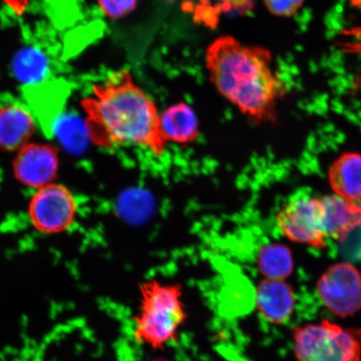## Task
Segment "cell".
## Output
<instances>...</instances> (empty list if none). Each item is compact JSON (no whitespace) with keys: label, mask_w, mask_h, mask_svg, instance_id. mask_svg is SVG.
Wrapping results in <instances>:
<instances>
[{"label":"cell","mask_w":361,"mask_h":361,"mask_svg":"<svg viewBox=\"0 0 361 361\" xmlns=\"http://www.w3.org/2000/svg\"><path fill=\"white\" fill-rule=\"evenodd\" d=\"M81 106L88 137L99 147H138L160 157L169 146L155 102L135 83L128 71L114 72L94 84L92 94L81 101Z\"/></svg>","instance_id":"obj_1"},{"label":"cell","mask_w":361,"mask_h":361,"mask_svg":"<svg viewBox=\"0 0 361 361\" xmlns=\"http://www.w3.org/2000/svg\"><path fill=\"white\" fill-rule=\"evenodd\" d=\"M206 61L216 89L247 119L258 124L275 120L284 87L267 49L223 36L207 48Z\"/></svg>","instance_id":"obj_2"},{"label":"cell","mask_w":361,"mask_h":361,"mask_svg":"<svg viewBox=\"0 0 361 361\" xmlns=\"http://www.w3.org/2000/svg\"><path fill=\"white\" fill-rule=\"evenodd\" d=\"M140 305L134 317V338L153 350H164L178 340L188 319L180 283L150 279L139 286Z\"/></svg>","instance_id":"obj_3"},{"label":"cell","mask_w":361,"mask_h":361,"mask_svg":"<svg viewBox=\"0 0 361 361\" xmlns=\"http://www.w3.org/2000/svg\"><path fill=\"white\" fill-rule=\"evenodd\" d=\"M296 361H360L361 329L322 320L293 331Z\"/></svg>","instance_id":"obj_4"},{"label":"cell","mask_w":361,"mask_h":361,"mask_svg":"<svg viewBox=\"0 0 361 361\" xmlns=\"http://www.w3.org/2000/svg\"><path fill=\"white\" fill-rule=\"evenodd\" d=\"M278 228L295 243L315 248L326 247L320 198L306 192L295 194L276 216Z\"/></svg>","instance_id":"obj_5"},{"label":"cell","mask_w":361,"mask_h":361,"mask_svg":"<svg viewBox=\"0 0 361 361\" xmlns=\"http://www.w3.org/2000/svg\"><path fill=\"white\" fill-rule=\"evenodd\" d=\"M78 204L66 187L49 183L37 188L29 206V216L34 227L40 232L58 233L74 223Z\"/></svg>","instance_id":"obj_6"},{"label":"cell","mask_w":361,"mask_h":361,"mask_svg":"<svg viewBox=\"0 0 361 361\" xmlns=\"http://www.w3.org/2000/svg\"><path fill=\"white\" fill-rule=\"evenodd\" d=\"M317 290L329 310L349 317L361 309V271L349 263L333 265L319 279Z\"/></svg>","instance_id":"obj_7"},{"label":"cell","mask_w":361,"mask_h":361,"mask_svg":"<svg viewBox=\"0 0 361 361\" xmlns=\"http://www.w3.org/2000/svg\"><path fill=\"white\" fill-rule=\"evenodd\" d=\"M59 168L56 149L47 144L28 143L20 149L13 164L16 178L30 188L51 183Z\"/></svg>","instance_id":"obj_8"},{"label":"cell","mask_w":361,"mask_h":361,"mask_svg":"<svg viewBox=\"0 0 361 361\" xmlns=\"http://www.w3.org/2000/svg\"><path fill=\"white\" fill-rule=\"evenodd\" d=\"M255 303L259 314L268 322L283 324L290 319L295 307V293L283 281L265 279L255 290Z\"/></svg>","instance_id":"obj_9"},{"label":"cell","mask_w":361,"mask_h":361,"mask_svg":"<svg viewBox=\"0 0 361 361\" xmlns=\"http://www.w3.org/2000/svg\"><path fill=\"white\" fill-rule=\"evenodd\" d=\"M324 233L326 237L345 241L349 233L361 225V202L338 195L320 197Z\"/></svg>","instance_id":"obj_10"},{"label":"cell","mask_w":361,"mask_h":361,"mask_svg":"<svg viewBox=\"0 0 361 361\" xmlns=\"http://www.w3.org/2000/svg\"><path fill=\"white\" fill-rule=\"evenodd\" d=\"M35 128V116L19 103L0 106V147L19 151L28 144Z\"/></svg>","instance_id":"obj_11"},{"label":"cell","mask_w":361,"mask_h":361,"mask_svg":"<svg viewBox=\"0 0 361 361\" xmlns=\"http://www.w3.org/2000/svg\"><path fill=\"white\" fill-rule=\"evenodd\" d=\"M160 119L162 133L169 144L190 145L200 135L197 115L186 103L180 102L166 108Z\"/></svg>","instance_id":"obj_12"},{"label":"cell","mask_w":361,"mask_h":361,"mask_svg":"<svg viewBox=\"0 0 361 361\" xmlns=\"http://www.w3.org/2000/svg\"><path fill=\"white\" fill-rule=\"evenodd\" d=\"M329 180L336 195L347 200H360L361 155L348 152L338 157L329 171Z\"/></svg>","instance_id":"obj_13"},{"label":"cell","mask_w":361,"mask_h":361,"mask_svg":"<svg viewBox=\"0 0 361 361\" xmlns=\"http://www.w3.org/2000/svg\"><path fill=\"white\" fill-rule=\"evenodd\" d=\"M12 67L16 79L30 85L40 82L47 75L49 61L42 49L25 47L16 54Z\"/></svg>","instance_id":"obj_14"},{"label":"cell","mask_w":361,"mask_h":361,"mask_svg":"<svg viewBox=\"0 0 361 361\" xmlns=\"http://www.w3.org/2000/svg\"><path fill=\"white\" fill-rule=\"evenodd\" d=\"M258 268L265 279L283 281L290 276L293 260L290 248L281 243H272L261 248Z\"/></svg>","instance_id":"obj_15"},{"label":"cell","mask_w":361,"mask_h":361,"mask_svg":"<svg viewBox=\"0 0 361 361\" xmlns=\"http://www.w3.org/2000/svg\"><path fill=\"white\" fill-rule=\"evenodd\" d=\"M87 130L85 120L74 115L59 116L53 126V132H56L61 143L70 150H78L82 145L83 132Z\"/></svg>","instance_id":"obj_16"},{"label":"cell","mask_w":361,"mask_h":361,"mask_svg":"<svg viewBox=\"0 0 361 361\" xmlns=\"http://www.w3.org/2000/svg\"><path fill=\"white\" fill-rule=\"evenodd\" d=\"M101 11L111 19H121L132 13L137 0H98Z\"/></svg>","instance_id":"obj_17"},{"label":"cell","mask_w":361,"mask_h":361,"mask_svg":"<svg viewBox=\"0 0 361 361\" xmlns=\"http://www.w3.org/2000/svg\"><path fill=\"white\" fill-rule=\"evenodd\" d=\"M215 2L214 8V17L216 13H235L239 15H245L254 8V0H214Z\"/></svg>","instance_id":"obj_18"},{"label":"cell","mask_w":361,"mask_h":361,"mask_svg":"<svg viewBox=\"0 0 361 361\" xmlns=\"http://www.w3.org/2000/svg\"><path fill=\"white\" fill-rule=\"evenodd\" d=\"M305 0H264L266 7L275 16L290 17L300 10Z\"/></svg>","instance_id":"obj_19"},{"label":"cell","mask_w":361,"mask_h":361,"mask_svg":"<svg viewBox=\"0 0 361 361\" xmlns=\"http://www.w3.org/2000/svg\"><path fill=\"white\" fill-rule=\"evenodd\" d=\"M350 2L355 8L361 11V0H350ZM346 35L347 38H349L348 42L345 44L347 51L351 53L361 54V28L348 31Z\"/></svg>","instance_id":"obj_20"},{"label":"cell","mask_w":361,"mask_h":361,"mask_svg":"<svg viewBox=\"0 0 361 361\" xmlns=\"http://www.w3.org/2000/svg\"><path fill=\"white\" fill-rule=\"evenodd\" d=\"M17 16H22L28 8L30 0H2Z\"/></svg>","instance_id":"obj_21"},{"label":"cell","mask_w":361,"mask_h":361,"mask_svg":"<svg viewBox=\"0 0 361 361\" xmlns=\"http://www.w3.org/2000/svg\"><path fill=\"white\" fill-rule=\"evenodd\" d=\"M150 361H170V360H166V359H155V360H152Z\"/></svg>","instance_id":"obj_22"}]
</instances>
